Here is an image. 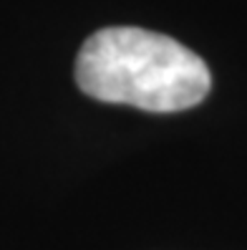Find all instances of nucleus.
Instances as JSON below:
<instances>
[{
    "mask_svg": "<svg viewBox=\"0 0 247 250\" xmlns=\"http://www.w3.org/2000/svg\"><path fill=\"white\" fill-rule=\"evenodd\" d=\"M76 83L96 101L169 114L205 101L212 73L179 41L144 28L116 25L86 38L76 58Z\"/></svg>",
    "mask_w": 247,
    "mask_h": 250,
    "instance_id": "nucleus-1",
    "label": "nucleus"
}]
</instances>
